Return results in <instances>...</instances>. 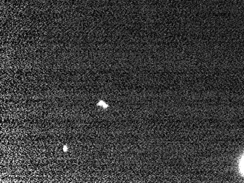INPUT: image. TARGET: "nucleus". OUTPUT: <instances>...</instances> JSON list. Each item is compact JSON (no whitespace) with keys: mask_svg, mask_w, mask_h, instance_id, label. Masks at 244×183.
<instances>
[{"mask_svg":"<svg viewBox=\"0 0 244 183\" xmlns=\"http://www.w3.org/2000/svg\"><path fill=\"white\" fill-rule=\"evenodd\" d=\"M240 171L242 174L244 175V156L243 157L241 161H240Z\"/></svg>","mask_w":244,"mask_h":183,"instance_id":"1","label":"nucleus"},{"mask_svg":"<svg viewBox=\"0 0 244 183\" xmlns=\"http://www.w3.org/2000/svg\"><path fill=\"white\" fill-rule=\"evenodd\" d=\"M98 105H99V106H101L102 107H104V108H107V107H108V104H107L105 102H104L103 101H99Z\"/></svg>","mask_w":244,"mask_h":183,"instance_id":"2","label":"nucleus"},{"mask_svg":"<svg viewBox=\"0 0 244 183\" xmlns=\"http://www.w3.org/2000/svg\"><path fill=\"white\" fill-rule=\"evenodd\" d=\"M67 149H68V148H67V147L66 145H65V146H64V147H63V150H64V151H65V152H66V151L67 150Z\"/></svg>","mask_w":244,"mask_h":183,"instance_id":"3","label":"nucleus"}]
</instances>
